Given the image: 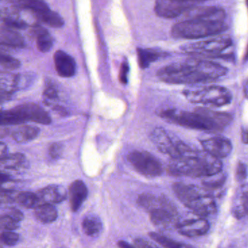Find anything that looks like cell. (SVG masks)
<instances>
[{"label":"cell","instance_id":"2","mask_svg":"<svg viewBox=\"0 0 248 248\" xmlns=\"http://www.w3.org/2000/svg\"><path fill=\"white\" fill-rule=\"evenodd\" d=\"M227 73V68L217 63L205 60L192 59L176 63L159 70L157 76L169 84H192L211 83Z\"/></svg>","mask_w":248,"mask_h":248},{"label":"cell","instance_id":"25","mask_svg":"<svg viewBox=\"0 0 248 248\" xmlns=\"http://www.w3.org/2000/svg\"><path fill=\"white\" fill-rule=\"evenodd\" d=\"M41 22L53 28H61L64 25L62 17L58 13L48 8L34 15Z\"/></svg>","mask_w":248,"mask_h":248},{"label":"cell","instance_id":"41","mask_svg":"<svg viewBox=\"0 0 248 248\" xmlns=\"http://www.w3.org/2000/svg\"><path fill=\"white\" fill-rule=\"evenodd\" d=\"M242 141L244 144H248V130L242 131Z\"/></svg>","mask_w":248,"mask_h":248},{"label":"cell","instance_id":"19","mask_svg":"<svg viewBox=\"0 0 248 248\" xmlns=\"http://www.w3.org/2000/svg\"><path fill=\"white\" fill-rule=\"evenodd\" d=\"M0 46L22 48L24 46V39L16 29L5 26L0 29Z\"/></svg>","mask_w":248,"mask_h":248},{"label":"cell","instance_id":"11","mask_svg":"<svg viewBox=\"0 0 248 248\" xmlns=\"http://www.w3.org/2000/svg\"><path fill=\"white\" fill-rule=\"evenodd\" d=\"M208 0H156L155 11L157 16L164 18H174L182 16L194 4Z\"/></svg>","mask_w":248,"mask_h":248},{"label":"cell","instance_id":"43","mask_svg":"<svg viewBox=\"0 0 248 248\" xmlns=\"http://www.w3.org/2000/svg\"><path fill=\"white\" fill-rule=\"evenodd\" d=\"M243 90H244L245 96L248 99V80L246 82V83H245Z\"/></svg>","mask_w":248,"mask_h":248},{"label":"cell","instance_id":"10","mask_svg":"<svg viewBox=\"0 0 248 248\" xmlns=\"http://www.w3.org/2000/svg\"><path fill=\"white\" fill-rule=\"evenodd\" d=\"M128 160L139 173L146 177H157L163 173L160 162L147 151H132L128 154Z\"/></svg>","mask_w":248,"mask_h":248},{"label":"cell","instance_id":"9","mask_svg":"<svg viewBox=\"0 0 248 248\" xmlns=\"http://www.w3.org/2000/svg\"><path fill=\"white\" fill-rule=\"evenodd\" d=\"M151 138L157 149L170 156L172 160L182 157L190 148L182 141L173 140L163 128H156L152 132Z\"/></svg>","mask_w":248,"mask_h":248},{"label":"cell","instance_id":"8","mask_svg":"<svg viewBox=\"0 0 248 248\" xmlns=\"http://www.w3.org/2000/svg\"><path fill=\"white\" fill-rule=\"evenodd\" d=\"M232 45V40L227 36H217L207 40L188 44L182 47V51L193 56L214 57Z\"/></svg>","mask_w":248,"mask_h":248},{"label":"cell","instance_id":"26","mask_svg":"<svg viewBox=\"0 0 248 248\" xmlns=\"http://www.w3.org/2000/svg\"><path fill=\"white\" fill-rule=\"evenodd\" d=\"M82 227L87 235L97 237L101 232L103 224L97 215H89L83 220Z\"/></svg>","mask_w":248,"mask_h":248},{"label":"cell","instance_id":"27","mask_svg":"<svg viewBox=\"0 0 248 248\" xmlns=\"http://www.w3.org/2000/svg\"><path fill=\"white\" fill-rule=\"evenodd\" d=\"M16 202L27 209L36 208L40 205L41 201L37 193L31 192H20L16 195Z\"/></svg>","mask_w":248,"mask_h":248},{"label":"cell","instance_id":"42","mask_svg":"<svg viewBox=\"0 0 248 248\" xmlns=\"http://www.w3.org/2000/svg\"><path fill=\"white\" fill-rule=\"evenodd\" d=\"M118 245H119V247H121V248L132 247V246H131V245L128 244V243H125V242H124V241L119 242V243H118Z\"/></svg>","mask_w":248,"mask_h":248},{"label":"cell","instance_id":"16","mask_svg":"<svg viewBox=\"0 0 248 248\" xmlns=\"http://www.w3.org/2000/svg\"><path fill=\"white\" fill-rule=\"evenodd\" d=\"M41 204H59L67 198V192L63 186L60 185H49L37 192Z\"/></svg>","mask_w":248,"mask_h":248},{"label":"cell","instance_id":"37","mask_svg":"<svg viewBox=\"0 0 248 248\" xmlns=\"http://www.w3.org/2000/svg\"><path fill=\"white\" fill-rule=\"evenodd\" d=\"M6 214L10 215L12 218L17 220V221H20V222H21L23 218H24V215H23V213H22L20 210L16 208H10V209L7 211V212L6 213Z\"/></svg>","mask_w":248,"mask_h":248},{"label":"cell","instance_id":"14","mask_svg":"<svg viewBox=\"0 0 248 248\" xmlns=\"http://www.w3.org/2000/svg\"><path fill=\"white\" fill-rule=\"evenodd\" d=\"M178 232L187 237H198L205 235L210 229L209 223L202 217L197 219L179 221L176 227Z\"/></svg>","mask_w":248,"mask_h":248},{"label":"cell","instance_id":"44","mask_svg":"<svg viewBox=\"0 0 248 248\" xmlns=\"http://www.w3.org/2000/svg\"><path fill=\"white\" fill-rule=\"evenodd\" d=\"M245 60H248V45L246 49V55H245Z\"/></svg>","mask_w":248,"mask_h":248},{"label":"cell","instance_id":"31","mask_svg":"<svg viewBox=\"0 0 248 248\" xmlns=\"http://www.w3.org/2000/svg\"><path fill=\"white\" fill-rule=\"evenodd\" d=\"M43 99L44 103L51 108L58 104L56 103L58 99V90L52 83H47L45 86L43 92Z\"/></svg>","mask_w":248,"mask_h":248},{"label":"cell","instance_id":"40","mask_svg":"<svg viewBox=\"0 0 248 248\" xmlns=\"http://www.w3.org/2000/svg\"><path fill=\"white\" fill-rule=\"evenodd\" d=\"M8 147L5 143L0 141V160L8 155Z\"/></svg>","mask_w":248,"mask_h":248},{"label":"cell","instance_id":"32","mask_svg":"<svg viewBox=\"0 0 248 248\" xmlns=\"http://www.w3.org/2000/svg\"><path fill=\"white\" fill-rule=\"evenodd\" d=\"M208 177L211 178L209 180L204 181L202 182V184L206 190L212 191L220 189L224 185L226 181V176L221 173V171L214 175V179H213L212 176Z\"/></svg>","mask_w":248,"mask_h":248},{"label":"cell","instance_id":"34","mask_svg":"<svg viewBox=\"0 0 248 248\" xmlns=\"http://www.w3.org/2000/svg\"><path fill=\"white\" fill-rule=\"evenodd\" d=\"M62 144H58V143H54V144H51L49 150H48L49 157L53 160H58L62 155Z\"/></svg>","mask_w":248,"mask_h":248},{"label":"cell","instance_id":"13","mask_svg":"<svg viewBox=\"0 0 248 248\" xmlns=\"http://www.w3.org/2000/svg\"><path fill=\"white\" fill-rule=\"evenodd\" d=\"M201 145L204 151L219 160L228 157L232 150V144L230 140L220 135L202 140Z\"/></svg>","mask_w":248,"mask_h":248},{"label":"cell","instance_id":"39","mask_svg":"<svg viewBox=\"0 0 248 248\" xmlns=\"http://www.w3.org/2000/svg\"><path fill=\"white\" fill-rule=\"evenodd\" d=\"M13 182L11 176L5 173L0 172V188L9 182Z\"/></svg>","mask_w":248,"mask_h":248},{"label":"cell","instance_id":"38","mask_svg":"<svg viewBox=\"0 0 248 248\" xmlns=\"http://www.w3.org/2000/svg\"><path fill=\"white\" fill-rule=\"evenodd\" d=\"M134 246L137 248H153L155 247L153 245L150 244L146 240H142V239H137L134 240Z\"/></svg>","mask_w":248,"mask_h":248},{"label":"cell","instance_id":"24","mask_svg":"<svg viewBox=\"0 0 248 248\" xmlns=\"http://www.w3.org/2000/svg\"><path fill=\"white\" fill-rule=\"evenodd\" d=\"M203 115H206L214 123L217 124L220 128L224 129L226 126L230 125L232 120V116L225 112H217L207 108H198L196 110Z\"/></svg>","mask_w":248,"mask_h":248},{"label":"cell","instance_id":"36","mask_svg":"<svg viewBox=\"0 0 248 248\" xmlns=\"http://www.w3.org/2000/svg\"><path fill=\"white\" fill-rule=\"evenodd\" d=\"M129 72V66L126 61H124L121 66L119 80L122 84H126L128 82V74Z\"/></svg>","mask_w":248,"mask_h":248},{"label":"cell","instance_id":"20","mask_svg":"<svg viewBox=\"0 0 248 248\" xmlns=\"http://www.w3.org/2000/svg\"><path fill=\"white\" fill-rule=\"evenodd\" d=\"M32 33L36 36V46L42 52H47L53 46V39L46 29L40 25H33Z\"/></svg>","mask_w":248,"mask_h":248},{"label":"cell","instance_id":"6","mask_svg":"<svg viewBox=\"0 0 248 248\" xmlns=\"http://www.w3.org/2000/svg\"><path fill=\"white\" fill-rule=\"evenodd\" d=\"M160 116L173 123L191 129L220 132L223 131L209 117L201 112H184L176 109H167L160 112Z\"/></svg>","mask_w":248,"mask_h":248},{"label":"cell","instance_id":"5","mask_svg":"<svg viewBox=\"0 0 248 248\" xmlns=\"http://www.w3.org/2000/svg\"><path fill=\"white\" fill-rule=\"evenodd\" d=\"M139 205L150 214L152 223L157 228H176L179 222V214L174 205L164 197L143 194L139 197Z\"/></svg>","mask_w":248,"mask_h":248},{"label":"cell","instance_id":"17","mask_svg":"<svg viewBox=\"0 0 248 248\" xmlns=\"http://www.w3.org/2000/svg\"><path fill=\"white\" fill-rule=\"evenodd\" d=\"M68 196L71 210L77 212L88 196V189L85 183L80 180L73 182L70 186Z\"/></svg>","mask_w":248,"mask_h":248},{"label":"cell","instance_id":"30","mask_svg":"<svg viewBox=\"0 0 248 248\" xmlns=\"http://www.w3.org/2000/svg\"><path fill=\"white\" fill-rule=\"evenodd\" d=\"M150 237L152 240H154L155 242L158 243L159 245L163 246V247L169 248L187 247V246H186V245L178 243V242L174 241L172 239L169 238V237H166V236L163 235V234H158V233H150Z\"/></svg>","mask_w":248,"mask_h":248},{"label":"cell","instance_id":"35","mask_svg":"<svg viewBox=\"0 0 248 248\" xmlns=\"http://www.w3.org/2000/svg\"><path fill=\"white\" fill-rule=\"evenodd\" d=\"M247 176V166L245 163H239L237 166V169H236V180L239 182H243V181L246 180Z\"/></svg>","mask_w":248,"mask_h":248},{"label":"cell","instance_id":"12","mask_svg":"<svg viewBox=\"0 0 248 248\" xmlns=\"http://www.w3.org/2000/svg\"><path fill=\"white\" fill-rule=\"evenodd\" d=\"M13 111L23 122H31L40 125H48L52 122V118L42 106L34 103H25L13 108Z\"/></svg>","mask_w":248,"mask_h":248},{"label":"cell","instance_id":"45","mask_svg":"<svg viewBox=\"0 0 248 248\" xmlns=\"http://www.w3.org/2000/svg\"><path fill=\"white\" fill-rule=\"evenodd\" d=\"M246 4H247L248 10V0H246Z\"/></svg>","mask_w":248,"mask_h":248},{"label":"cell","instance_id":"28","mask_svg":"<svg viewBox=\"0 0 248 248\" xmlns=\"http://www.w3.org/2000/svg\"><path fill=\"white\" fill-rule=\"evenodd\" d=\"M138 53V61L140 66L141 68H146L153 62L158 60L163 53L159 51L154 50L152 49H141L139 48L137 50Z\"/></svg>","mask_w":248,"mask_h":248},{"label":"cell","instance_id":"3","mask_svg":"<svg viewBox=\"0 0 248 248\" xmlns=\"http://www.w3.org/2000/svg\"><path fill=\"white\" fill-rule=\"evenodd\" d=\"M222 163L206 151L189 148L182 157L172 160L168 166L169 174L174 176L207 178L219 173Z\"/></svg>","mask_w":248,"mask_h":248},{"label":"cell","instance_id":"21","mask_svg":"<svg viewBox=\"0 0 248 248\" xmlns=\"http://www.w3.org/2000/svg\"><path fill=\"white\" fill-rule=\"evenodd\" d=\"M40 133L38 127L23 125L15 130L12 133L13 139L17 144H26L36 139Z\"/></svg>","mask_w":248,"mask_h":248},{"label":"cell","instance_id":"23","mask_svg":"<svg viewBox=\"0 0 248 248\" xmlns=\"http://www.w3.org/2000/svg\"><path fill=\"white\" fill-rule=\"evenodd\" d=\"M0 166L7 170H20L27 166V159L22 153L8 154L0 160Z\"/></svg>","mask_w":248,"mask_h":248},{"label":"cell","instance_id":"18","mask_svg":"<svg viewBox=\"0 0 248 248\" xmlns=\"http://www.w3.org/2000/svg\"><path fill=\"white\" fill-rule=\"evenodd\" d=\"M232 215L237 219L248 216V184L239 188L233 199Z\"/></svg>","mask_w":248,"mask_h":248},{"label":"cell","instance_id":"1","mask_svg":"<svg viewBox=\"0 0 248 248\" xmlns=\"http://www.w3.org/2000/svg\"><path fill=\"white\" fill-rule=\"evenodd\" d=\"M184 15L187 19L172 28V36L176 39H198L217 36L227 29L223 9L194 6Z\"/></svg>","mask_w":248,"mask_h":248},{"label":"cell","instance_id":"33","mask_svg":"<svg viewBox=\"0 0 248 248\" xmlns=\"http://www.w3.org/2000/svg\"><path fill=\"white\" fill-rule=\"evenodd\" d=\"M20 241V235L14 231L5 230L0 234V243L3 246L13 247Z\"/></svg>","mask_w":248,"mask_h":248},{"label":"cell","instance_id":"15","mask_svg":"<svg viewBox=\"0 0 248 248\" xmlns=\"http://www.w3.org/2000/svg\"><path fill=\"white\" fill-rule=\"evenodd\" d=\"M55 69L59 76L65 78L73 77L77 71V64L74 58L62 50H58L54 55Z\"/></svg>","mask_w":248,"mask_h":248},{"label":"cell","instance_id":"29","mask_svg":"<svg viewBox=\"0 0 248 248\" xmlns=\"http://www.w3.org/2000/svg\"><path fill=\"white\" fill-rule=\"evenodd\" d=\"M20 67V62L9 54L0 50V73L17 69Z\"/></svg>","mask_w":248,"mask_h":248},{"label":"cell","instance_id":"46","mask_svg":"<svg viewBox=\"0 0 248 248\" xmlns=\"http://www.w3.org/2000/svg\"><path fill=\"white\" fill-rule=\"evenodd\" d=\"M0 19H1V11H0Z\"/></svg>","mask_w":248,"mask_h":248},{"label":"cell","instance_id":"7","mask_svg":"<svg viewBox=\"0 0 248 248\" xmlns=\"http://www.w3.org/2000/svg\"><path fill=\"white\" fill-rule=\"evenodd\" d=\"M186 99L195 103L221 107L230 104L232 100L231 92L221 86L211 85L187 89L185 91Z\"/></svg>","mask_w":248,"mask_h":248},{"label":"cell","instance_id":"22","mask_svg":"<svg viewBox=\"0 0 248 248\" xmlns=\"http://www.w3.org/2000/svg\"><path fill=\"white\" fill-rule=\"evenodd\" d=\"M34 216L42 224H51L58 218V211L52 204L42 203L35 208Z\"/></svg>","mask_w":248,"mask_h":248},{"label":"cell","instance_id":"4","mask_svg":"<svg viewBox=\"0 0 248 248\" xmlns=\"http://www.w3.org/2000/svg\"><path fill=\"white\" fill-rule=\"evenodd\" d=\"M173 191L178 199L199 217L210 216L217 213V207L211 194L193 184L176 182Z\"/></svg>","mask_w":248,"mask_h":248}]
</instances>
